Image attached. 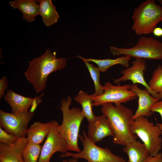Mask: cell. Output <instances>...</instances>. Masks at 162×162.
Instances as JSON below:
<instances>
[{"label": "cell", "instance_id": "cell-1", "mask_svg": "<svg viewBox=\"0 0 162 162\" xmlns=\"http://www.w3.org/2000/svg\"><path fill=\"white\" fill-rule=\"evenodd\" d=\"M29 66L24 74L38 94L45 90L48 75L52 72L64 68L65 58L56 57V52L46 49L40 56L28 62Z\"/></svg>", "mask_w": 162, "mask_h": 162}, {"label": "cell", "instance_id": "cell-2", "mask_svg": "<svg viewBox=\"0 0 162 162\" xmlns=\"http://www.w3.org/2000/svg\"><path fill=\"white\" fill-rule=\"evenodd\" d=\"M101 106V111L107 118L114 134L112 138L114 144L124 146L127 143L136 141L138 136L130 131L134 120L131 109L122 104L114 106L111 103Z\"/></svg>", "mask_w": 162, "mask_h": 162}, {"label": "cell", "instance_id": "cell-3", "mask_svg": "<svg viewBox=\"0 0 162 162\" xmlns=\"http://www.w3.org/2000/svg\"><path fill=\"white\" fill-rule=\"evenodd\" d=\"M72 101L69 95L67 99L63 98L60 109L63 116L62 123L59 127V132L66 142L68 151L79 152L81 151L78 144L79 131L81 123L85 117L80 108H70Z\"/></svg>", "mask_w": 162, "mask_h": 162}, {"label": "cell", "instance_id": "cell-4", "mask_svg": "<svg viewBox=\"0 0 162 162\" xmlns=\"http://www.w3.org/2000/svg\"><path fill=\"white\" fill-rule=\"evenodd\" d=\"M132 29L138 35L152 33L157 25L162 22V6L154 0H147L135 9L132 17Z\"/></svg>", "mask_w": 162, "mask_h": 162}, {"label": "cell", "instance_id": "cell-5", "mask_svg": "<svg viewBox=\"0 0 162 162\" xmlns=\"http://www.w3.org/2000/svg\"><path fill=\"white\" fill-rule=\"evenodd\" d=\"M130 132L143 142L151 156L156 155L162 148L161 132L159 127L143 116L135 119L130 127Z\"/></svg>", "mask_w": 162, "mask_h": 162}, {"label": "cell", "instance_id": "cell-6", "mask_svg": "<svg viewBox=\"0 0 162 162\" xmlns=\"http://www.w3.org/2000/svg\"><path fill=\"white\" fill-rule=\"evenodd\" d=\"M114 56H128L135 58L162 60V42L152 37L141 36L136 45L129 48L110 47Z\"/></svg>", "mask_w": 162, "mask_h": 162}, {"label": "cell", "instance_id": "cell-7", "mask_svg": "<svg viewBox=\"0 0 162 162\" xmlns=\"http://www.w3.org/2000/svg\"><path fill=\"white\" fill-rule=\"evenodd\" d=\"M79 137L83 145L82 150L76 153L67 152L59 156L83 158L87 162H127L123 158L112 153L110 149L96 145L88 137L84 130L82 131V136L79 135Z\"/></svg>", "mask_w": 162, "mask_h": 162}, {"label": "cell", "instance_id": "cell-8", "mask_svg": "<svg viewBox=\"0 0 162 162\" xmlns=\"http://www.w3.org/2000/svg\"><path fill=\"white\" fill-rule=\"evenodd\" d=\"M103 86V93L93 98V106H101L107 103L119 105L134 100L137 97L136 94L130 89V84L114 86L110 82H107Z\"/></svg>", "mask_w": 162, "mask_h": 162}, {"label": "cell", "instance_id": "cell-9", "mask_svg": "<svg viewBox=\"0 0 162 162\" xmlns=\"http://www.w3.org/2000/svg\"><path fill=\"white\" fill-rule=\"evenodd\" d=\"M34 115V112L31 110L15 114L0 110V127L17 138L26 137L28 124Z\"/></svg>", "mask_w": 162, "mask_h": 162}, {"label": "cell", "instance_id": "cell-10", "mask_svg": "<svg viewBox=\"0 0 162 162\" xmlns=\"http://www.w3.org/2000/svg\"><path fill=\"white\" fill-rule=\"evenodd\" d=\"M51 126L46 138L43 146L38 162H50V159L55 152L65 153L68 151L67 144L61 134L59 124L57 121H50Z\"/></svg>", "mask_w": 162, "mask_h": 162}, {"label": "cell", "instance_id": "cell-11", "mask_svg": "<svg viewBox=\"0 0 162 162\" xmlns=\"http://www.w3.org/2000/svg\"><path fill=\"white\" fill-rule=\"evenodd\" d=\"M132 65L124 70H122L121 73L123 76L119 78L113 79L114 83L120 85L122 82L131 81L133 84H139L145 87L150 94L154 98H159L157 95L150 88L144 76L145 71L146 69L145 59L137 58L131 62Z\"/></svg>", "mask_w": 162, "mask_h": 162}, {"label": "cell", "instance_id": "cell-12", "mask_svg": "<svg viewBox=\"0 0 162 162\" xmlns=\"http://www.w3.org/2000/svg\"><path fill=\"white\" fill-rule=\"evenodd\" d=\"M44 94L40 96L32 98L26 97L20 95L10 89L7 90L4 96V100L10 106L12 112L17 114L26 112L31 106H32L31 110L34 111L38 104L42 102L40 99Z\"/></svg>", "mask_w": 162, "mask_h": 162}, {"label": "cell", "instance_id": "cell-13", "mask_svg": "<svg viewBox=\"0 0 162 162\" xmlns=\"http://www.w3.org/2000/svg\"><path fill=\"white\" fill-rule=\"evenodd\" d=\"M28 141L26 137L17 139L14 143H0V162H25L23 152Z\"/></svg>", "mask_w": 162, "mask_h": 162}, {"label": "cell", "instance_id": "cell-14", "mask_svg": "<svg viewBox=\"0 0 162 162\" xmlns=\"http://www.w3.org/2000/svg\"><path fill=\"white\" fill-rule=\"evenodd\" d=\"M88 128L87 136L95 143L107 136H114L107 118L103 114L96 116L93 121L89 123Z\"/></svg>", "mask_w": 162, "mask_h": 162}, {"label": "cell", "instance_id": "cell-15", "mask_svg": "<svg viewBox=\"0 0 162 162\" xmlns=\"http://www.w3.org/2000/svg\"><path fill=\"white\" fill-rule=\"evenodd\" d=\"M130 89L137 95L138 98V106L133 119L134 120L140 116L149 117L153 114V112L150 110L151 106L155 102L160 100L151 95L146 88L142 89L140 88L137 84L130 85Z\"/></svg>", "mask_w": 162, "mask_h": 162}, {"label": "cell", "instance_id": "cell-16", "mask_svg": "<svg viewBox=\"0 0 162 162\" xmlns=\"http://www.w3.org/2000/svg\"><path fill=\"white\" fill-rule=\"evenodd\" d=\"M38 0H16L10 2L9 4L14 9H17L22 13V19L31 22L39 15V5Z\"/></svg>", "mask_w": 162, "mask_h": 162}, {"label": "cell", "instance_id": "cell-17", "mask_svg": "<svg viewBox=\"0 0 162 162\" xmlns=\"http://www.w3.org/2000/svg\"><path fill=\"white\" fill-rule=\"evenodd\" d=\"M124 146L123 151L128 157L127 162H145L150 155L144 144L139 141L129 142Z\"/></svg>", "mask_w": 162, "mask_h": 162}, {"label": "cell", "instance_id": "cell-18", "mask_svg": "<svg viewBox=\"0 0 162 162\" xmlns=\"http://www.w3.org/2000/svg\"><path fill=\"white\" fill-rule=\"evenodd\" d=\"M50 122L42 123L36 122L28 128L26 138L29 142L40 144L47 136L50 128Z\"/></svg>", "mask_w": 162, "mask_h": 162}, {"label": "cell", "instance_id": "cell-19", "mask_svg": "<svg viewBox=\"0 0 162 162\" xmlns=\"http://www.w3.org/2000/svg\"><path fill=\"white\" fill-rule=\"evenodd\" d=\"M39 5V15L45 25L49 27L56 23L59 18L58 12L51 0H38Z\"/></svg>", "mask_w": 162, "mask_h": 162}, {"label": "cell", "instance_id": "cell-20", "mask_svg": "<svg viewBox=\"0 0 162 162\" xmlns=\"http://www.w3.org/2000/svg\"><path fill=\"white\" fill-rule=\"evenodd\" d=\"M93 97V94H89L80 90L74 98L75 101L81 105L82 111L88 123L93 121L96 117L94 114L92 109Z\"/></svg>", "mask_w": 162, "mask_h": 162}, {"label": "cell", "instance_id": "cell-21", "mask_svg": "<svg viewBox=\"0 0 162 162\" xmlns=\"http://www.w3.org/2000/svg\"><path fill=\"white\" fill-rule=\"evenodd\" d=\"M132 57L128 56H122L116 59H112L107 58L105 59H96L92 58H82L88 62H92L98 66L100 71L102 72H106L111 66L117 64L128 68L129 66V62Z\"/></svg>", "mask_w": 162, "mask_h": 162}, {"label": "cell", "instance_id": "cell-22", "mask_svg": "<svg viewBox=\"0 0 162 162\" xmlns=\"http://www.w3.org/2000/svg\"><path fill=\"white\" fill-rule=\"evenodd\" d=\"M78 57L81 58L84 62L90 73L94 86L95 92L93 94L94 97H97L103 94L104 92L103 86H102L100 81V70L98 67H96L89 62L84 59L80 56Z\"/></svg>", "mask_w": 162, "mask_h": 162}, {"label": "cell", "instance_id": "cell-23", "mask_svg": "<svg viewBox=\"0 0 162 162\" xmlns=\"http://www.w3.org/2000/svg\"><path fill=\"white\" fill-rule=\"evenodd\" d=\"M151 89L162 100V65L159 64L153 71L148 83Z\"/></svg>", "mask_w": 162, "mask_h": 162}, {"label": "cell", "instance_id": "cell-24", "mask_svg": "<svg viewBox=\"0 0 162 162\" xmlns=\"http://www.w3.org/2000/svg\"><path fill=\"white\" fill-rule=\"evenodd\" d=\"M42 146L40 144L29 142L23 152L25 162H38Z\"/></svg>", "mask_w": 162, "mask_h": 162}, {"label": "cell", "instance_id": "cell-25", "mask_svg": "<svg viewBox=\"0 0 162 162\" xmlns=\"http://www.w3.org/2000/svg\"><path fill=\"white\" fill-rule=\"evenodd\" d=\"M18 138L15 135L8 133L0 127V142L6 144L15 142Z\"/></svg>", "mask_w": 162, "mask_h": 162}, {"label": "cell", "instance_id": "cell-26", "mask_svg": "<svg viewBox=\"0 0 162 162\" xmlns=\"http://www.w3.org/2000/svg\"><path fill=\"white\" fill-rule=\"evenodd\" d=\"M8 86V81L6 75L3 76L0 80V100L3 96Z\"/></svg>", "mask_w": 162, "mask_h": 162}, {"label": "cell", "instance_id": "cell-27", "mask_svg": "<svg viewBox=\"0 0 162 162\" xmlns=\"http://www.w3.org/2000/svg\"><path fill=\"white\" fill-rule=\"evenodd\" d=\"M150 110L153 112L159 113L162 120V100H160L154 103L151 106Z\"/></svg>", "mask_w": 162, "mask_h": 162}, {"label": "cell", "instance_id": "cell-28", "mask_svg": "<svg viewBox=\"0 0 162 162\" xmlns=\"http://www.w3.org/2000/svg\"><path fill=\"white\" fill-rule=\"evenodd\" d=\"M145 162H162V153H158L154 156L149 155Z\"/></svg>", "mask_w": 162, "mask_h": 162}, {"label": "cell", "instance_id": "cell-29", "mask_svg": "<svg viewBox=\"0 0 162 162\" xmlns=\"http://www.w3.org/2000/svg\"><path fill=\"white\" fill-rule=\"evenodd\" d=\"M152 33L156 37H162V28L156 27Z\"/></svg>", "mask_w": 162, "mask_h": 162}, {"label": "cell", "instance_id": "cell-30", "mask_svg": "<svg viewBox=\"0 0 162 162\" xmlns=\"http://www.w3.org/2000/svg\"><path fill=\"white\" fill-rule=\"evenodd\" d=\"M68 162H78V159L73 158L69 159Z\"/></svg>", "mask_w": 162, "mask_h": 162}, {"label": "cell", "instance_id": "cell-31", "mask_svg": "<svg viewBox=\"0 0 162 162\" xmlns=\"http://www.w3.org/2000/svg\"><path fill=\"white\" fill-rule=\"evenodd\" d=\"M156 125L158 126L160 128L161 132V135H162V123H157Z\"/></svg>", "mask_w": 162, "mask_h": 162}, {"label": "cell", "instance_id": "cell-32", "mask_svg": "<svg viewBox=\"0 0 162 162\" xmlns=\"http://www.w3.org/2000/svg\"><path fill=\"white\" fill-rule=\"evenodd\" d=\"M160 4H162V0H158Z\"/></svg>", "mask_w": 162, "mask_h": 162}, {"label": "cell", "instance_id": "cell-33", "mask_svg": "<svg viewBox=\"0 0 162 162\" xmlns=\"http://www.w3.org/2000/svg\"><path fill=\"white\" fill-rule=\"evenodd\" d=\"M62 162H68V161L66 160H63Z\"/></svg>", "mask_w": 162, "mask_h": 162}]
</instances>
